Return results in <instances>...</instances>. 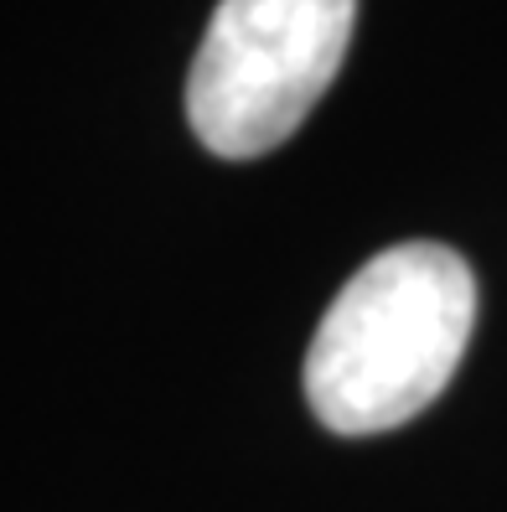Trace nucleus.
Segmentation results:
<instances>
[{
    "mask_svg": "<svg viewBox=\"0 0 507 512\" xmlns=\"http://www.w3.org/2000/svg\"><path fill=\"white\" fill-rule=\"evenodd\" d=\"M357 0H218L187 78V119L223 161L285 145L332 88Z\"/></svg>",
    "mask_w": 507,
    "mask_h": 512,
    "instance_id": "f03ea898",
    "label": "nucleus"
},
{
    "mask_svg": "<svg viewBox=\"0 0 507 512\" xmlns=\"http://www.w3.org/2000/svg\"><path fill=\"white\" fill-rule=\"evenodd\" d=\"M476 321V280L445 244L373 254L326 306L306 352V399L337 435L394 430L440 399Z\"/></svg>",
    "mask_w": 507,
    "mask_h": 512,
    "instance_id": "f257e3e1",
    "label": "nucleus"
}]
</instances>
